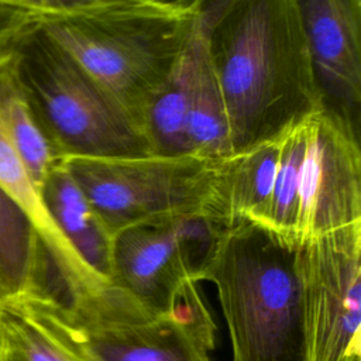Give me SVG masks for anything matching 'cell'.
<instances>
[{
  "label": "cell",
  "mask_w": 361,
  "mask_h": 361,
  "mask_svg": "<svg viewBox=\"0 0 361 361\" xmlns=\"http://www.w3.org/2000/svg\"><path fill=\"white\" fill-rule=\"evenodd\" d=\"M228 117L231 149L323 109L296 0H189Z\"/></svg>",
  "instance_id": "6da1fadb"
},
{
  "label": "cell",
  "mask_w": 361,
  "mask_h": 361,
  "mask_svg": "<svg viewBox=\"0 0 361 361\" xmlns=\"http://www.w3.org/2000/svg\"><path fill=\"white\" fill-rule=\"evenodd\" d=\"M299 243L238 221L223 227L196 281L212 282L233 361H305Z\"/></svg>",
  "instance_id": "7a4b0ae2"
},
{
  "label": "cell",
  "mask_w": 361,
  "mask_h": 361,
  "mask_svg": "<svg viewBox=\"0 0 361 361\" xmlns=\"http://www.w3.org/2000/svg\"><path fill=\"white\" fill-rule=\"evenodd\" d=\"M38 24L141 127L147 103L190 39L195 10L189 0H141L41 16Z\"/></svg>",
  "instance_id": "3957f363"
},
{
  "label": "cell",
  "mask_w": 361,
  "mask_h": 361,
  "mask_svg": "<svg viewBox=\"0 0 361 361\" xmlns=\"http://www.w3.org/2000/svg\"><path fill=\"white\" fill-rule=\"evenodd\" d=\"M34 305L94 361H210L216 324L193 288L172 312L155 310L113 282L79 285Z\"/></svg>",
  "instance_id": "277c9868"
},
{
  "label": "cell",
  "mask_w": 361,
  "mask_h": 361,
  "mask_svg": "<svg viewBox=\"0 0 361 361\" xmlns=\"http://www.w3.org/2000/svg\"><path fill=\"white\" fill-rule=\"evenodd\" d=\"M13 59L25 96L62 159L152 154L138 123L39 24L21 38Z\"/></svg>",
  "instance_id": "5b68a950"
},
{
  "label": "cell",
  "mask_w": 361,
  "mask_h": 361,
  "mask_svg": "<svg viewBox=\"0 0 361 361\" xmlns=\"http://www.w3.org/2000/svg\"><path fill=\"white\" fill-rule=\"evenodd\" d=\"M63 165L113 237L141 223L204 216L217 159L195 154L71 157Z\"/></svg>",
  "instance_id": "8992f818"
},
{
  "label": "cell",
  "mask_w": 361,
  "mask_h": 361,
  "mask_svg": "<svg viewBox=\"0 0 361 361\" xmlns=\"http://www.w3.org/2000/svg\"><path fill=\"white\" fill-rule=\"evenodd\" d=\"M305 361H361V223L299 244Z\"/></svg>",
  "instance_id": "52a82bcc"
},
{
  "label": "cell",
  "mask_w": 361,
  "mask_h": 361,
  "mask_svg": "<svg viewBox=\"0 0 361 361\" xmlns=\"http://www.w3.org/2000/svg\"><path fill=\"white\" fill-rule=\"evenodd\" d=\"M221 228L200 214L127 227L113 235L111 282L155 310L172 312L197 286Z\"/></svg>",
  "instance_id": "ba28073f"
},
{
  "label": "cell",
  "mask_w": 361,
  "mask_h": 361,
  "mask_svg": "<svg viewBox=\"0 0 361 361\" xmlns=\"http://www.w3.org/2000/svg\"><path fill=\"white\" fill-rule=\"evenodd\" d=\"M361 223L360 135L324 109L309 114L299 178L298 243Z\"/></svg>",
  "instance_id": "9c48e42d"
},
{
  "label": "cell",
  "mask_w": 361,
  "mask_h": 361,
  "mask_svg": "<svg viewBox=\"0 0 361 361\" xmlns=\"http://www.w3.org/2000/svg\"><path fill=\"white\" fill-rule=\"evenodd\" d=\"M323 109L360 135L361 0H296Z\"/></svg>",
  "instance_id": "30bf717a"
},
{
  "label": "cell",
  "mask_w": 361,
  "mask_h": 361,
  "mask_svg": "<svg viewBox=\"0 0 361 361\" xmlns=\"http://www.w3.org/2000/svg\"><path fill=\"white\" fill-rule=\"evenodd\" d=\"M279 154V134L217 159L204 216L227 227L257 223L272 192Z\"/></svg>",
  "instance_id": "8fae6325"
},
{
  "label": "cell",
  "mask_w": 361,
  "mask_h": 361,
  "mask_svg": "<svg viewBox=\"0 0 361 361\" xmlns=\"http://www.w3.org/2000/svg\"><path fill=\"white\" fill-rule=\"evenodd\" d=\"M42 204L75 255L103 282H111L113 237L83 190L63 165H56L39 188Z\"/></svg>",
  "instance_id": "7c38bea8"
},
{
  "label": "cell",
  "mask_w": 361,
  "mask_h": 361,
  "mask_svg": "<svg viewBox=\"0 0 361 361\" xmlns=\"http://www.w3.org/2000/svg\"><path fill=\"white\" fill-rule=\"evenodd\" d=\"M13 54L0 59V124L39 192L49 172L62 162V157L25 96Z\"/></svg>",
  "instance_id": "4fadbf2b"
},
{
  "label": "cell",
  "mask_w": 361,
  "mask_h": 361,
  "mask_svg": "<svg viewBox=\"0 0 361 361\" xmlns=\"http://www.w3.org/2000/svg\"><path fill=\"white\" fill-rule=\"evenodd\" d=\"M190 45L193 51V72L188 113L189 147L195 155L219 159L233 152L228 117L196 21Z\"/></svg>",
  "instance_id": "5bb4252c"
},
{
  "label": "cell",
  "mask_w": 361,
  "mask_h": 361,
  "mask_svg": "<svg viewBox=\"0 0 361 361\" xmlns=\"http://www.w3.org/2000/svg\"><path fill=\"white\" fill-rule=\"evenodd\" d=\"M192 72L193 51L189 39L178 63L152 94L141 117V128L152 154H192L188 140Z\"/></svg>",
  "instance_id": "9a60e30c"
},
{
  "label": "cell",
  "mask_w": 361,
  "mask_h": 361,
  "mask_svg": "<svg viewBox=\"0 0 361 361\" xmlns=\"http://www.w3.org/2000/svg\"><path fill=\"white\" fill-rule=\"evenodd\" d=\"M44 241L28 214L0 189V292L3 299L27 293Z\"/></svg>",
  "instance_id": "2e32d148"
},
{
  "label": "cell",
  "mask_w": 361,
  "mask_h": 361,
  "mask_svg": "<svg viewBox=\"0 0 361 361\" xmlns=\"http://www.w3.org/2000/svg\"><path fill=\"white\" fill-rule=\"evenodd\" d=\"M312 114V113H310ZM309 116L279 133V154L275 180L268 203L255 224L298 243L299 178L306 151Z\"/></svg>",
  "instance_id": "e0dca14e"
},
{
  "label": "cell",
  "mask_w": 361,
  "mask_h": 361,
  "mask_svg": "<svg viewBox=\"0 0 361 361\" xmlns=\"http://www.w3.org/2000/svg\"><path fill=\"white\" fill-rule=\"evenodd\" d=\"M0 189L4 190L31 219L55 261L82 278L94 276L71 250L49 219L38 189L0 124Z\"/></svg>",
  "instance_id": "ac0fdd59"
},
{
  "label": "cell",
  "mask_w": 361,
  "mask_h": 361,
  "mask_svg": "<svg viewBox=\"0 0 361 361\" xmlns=\"http://www.w3.org/2000/svg\"><path fill=\"white\" fill-rule=\"evenodd\" d=\"M0 361H78L71 347L21 299L0 305Z\"/></svg>",
  "instance_id": "d6986e66"
},
{
  "label": "cell",
  "mask_w": 361,
  "mask_h": 361,
  "mask_svg": "<svg viewBox=\"0 0 361 361\" xmlns=\"http://www.w3.org/2000/svg\"><path fill=\"white\" fill-rule=\"evenodd\" d=\"M41 14L0 0V59L11 55L21 38L38 25Z\"/></svg>",
  "instance_id": "ffe728a7"
},
{
  "label": "cell",
  "mask_w": 361,
  "mask_h": 361,
  "mask_svg": "<svg viewBox=\"0 0 361 361\" xmlns=\"http://www.w3.org/2000/svg\"><path fill=\"white\" fill-rule=\"evenodd\" d=\"M1 1L35 11L41 16H58V14H71V13L96 10V8L141 1V0H1Z\"/></svg>",
  "instance_id": "44dd1931"
},
{
  "label": "cell",
  "mask_w": 361,
  "mask_h": 361,
  "mask_svg": "<svg viewBox=\"0 0 361 361\" xmlns=\"http://www.w3.org/2000/svg\"><path fill=\"white\" fill-rule=\"evenodd\" d=\"M1 300H3V296H1V292H0V305H1Z\"/></svg>",
  "instance_id": "7402d4cb"
}]
</instances>
